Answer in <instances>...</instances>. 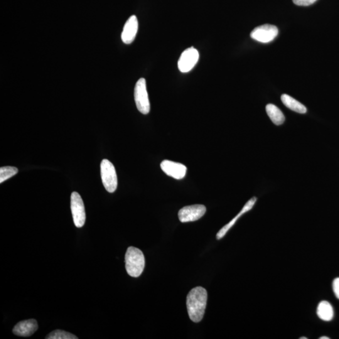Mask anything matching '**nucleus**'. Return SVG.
<instances>
[{"label":"nucleus","mask_w":339,"mask_h":339,"mask_svg":"<svg viewBox=\"0 0 339 339\" xmlns=\"http://www.w3.org/2000/svg\"><path fill=\"white\" fill-rule=\"evenodd\" d=\"M208 300V292L201 286L196 287L186 297V308L191 320L200 322L205 314Z\"/></svg>","instance_id":"obj_1"},{"label":"nucleus","mask_w":339,"mask_h":339,"mask_svg":"<svg viewBox=\"0 0 339 339\" xmlns=\"http://www.w3.org/2000/svg\"><path fill=\"white\" fill-rule=\"evenodd\" d=\"M125 264L130 276L139 277L143 272L146 265L144 253L138 248L129 247L125 254Z\"/></svg>","instance_id":"obj_2"},{"label":"nucleus","mask_w":339,"mask_h":339,"mask_svg":"<svg viewBox=\"0 0 339 339\" xmlns=\"http://www.w3.org/2000/svg\"><path fill=\"white\" fill-rule=\"evenodd\" d=\"M100 176L106 190L113 193L118 186V178L114 166L107 159L102 160L100 164Z\"/></svg>","instance_id":"obj_3"},{"label":"nucleus","mask_w":339,"mask_h":339,"mask_svg":"<svg viewBox=\"0 0 339 339\" xmlns=\"http://www.w3.org/2000/svg\"><path fill=\"white\" fill-rule=\"evenodd\" d=\"M134 100L138 110L142 114H147L150 110V104L146 90V80L140 78L134 88Z\"/></svg>","instance_id":"obj_4"},{"label":"nucleus","mask_w":339,"mask_h":339,"mask_svg":"<svg viewBox=\"0 0 339 339\" xmlns=\"http://www.w3.org/2000/svg\"><path fill=\"white\" fill-rule=\"evenodd\" d=\"M70 208L75 226L82 228L86 222L85 208L82 198L76 192L71 194Z\"/></svg>","instance_id":"obj_5"},{"label":"nucleus","mask_w":339,"mask_h":339,"mask_svg":"<svg viewBox=\"0 0 339 339\" xmlns=\"http://www.w3.org/2000/svg\"><path fill=\"white\" fill-rule=\"evenodd\" d=\"M278 34L277 27L272 24H266L255 28L252 32L250 38L261 43L271 42Z\"/></svg>","instance_id":"obj_6"},{"label":"nucleus","mask_w":339,"mask_h":339,"mask_svg":"<svg viewBox=\"0 0 339 339\" xmlns=\"http://www.w3.org/2000/svg\"><path fill=\"white\" fill-rule=\"evenodd\" d=\"M200 58V53L194 48H188L182 54L178 62V70L180 72H190L198 63Z\"/></svg>","instance_id":"obj_7"},{"label":"nucleus","mask_w":339,"mask_h":339,"mask_svg":"<svg viewBox=\"0 0 339 339\" xmlns=\"http://www.w3.org/2000/svg\"><path fill=\"white\" fill-rule=\"evenodd\" d=\"M206 212V208L204 205L186 206L179 210L178 218L181 222H194L202 218Z\"/></svg>","instance_id":"obj_8"},{"label":"nucleus","mask_w":339,"mask_h":339,"mask_svg":"<svg viewBox=\"0 0 339 339\" xmlns=\"http://www.w3.org/2000/svg\"><path fill=\"white\" fill-rule=\"evenodd\" d=\"M160 167L164 172L167 176H172L176 180H180L185 178L186 172V167L184 164L174 162L168 160H164L162 162Z\"/></svg>","instance_id":"obj_9"},{"label":"nucleus","mask_w":339,"mask_h":339,"mask_svg":"<svg viewBox=\"0 0 339 339\" xmlns=\"http://www.w3.org/2000/svg\"><path fill=\"white\" fill-rule=\"evenodd\" d=\"M138 29V22L136 16H132L125 23L122 34V40L125 44H130L134 41L136 38Z\"/></svg>","instance_id":"obj_10"},{"label":"nucleus","mask_w":339,"mask_h":339,"mask_svg":"<svg viewBox=\"0 0 339 339\" xmlns=\"http://www.w3.org/2000/svg\"><path fill=\"white\" fill-rule=\"evenodd\" d=\"M38 329V324L35 319L20 322L13 329V332L16 336H30Z\"/></svg>","instance_id":"obj_11"},{"label":"nucleus","mask_w":339,"mask_h":339,"mask_svg":"<svg viewBox=\"0 0 339 339\" xmlns=\"http://www.w3.org/2000/svg\"><path fill=\"white\" fill-rule=\"evenodd\" d=\"M256 200L257 198H255V196L252 198H250V200L248 201L244 207H243L242 208V210H240V212L236 216V217L233 218L232 220H230V222L228 224L224 226L222 229H221L220 232H218L217 235H216V238H217V239L220 240L222 239V238L224 237L225 235L227 234L228 232H229V230L230 229V228H232V226L235 224V223L236 222L238 218H239L240 216L244 214L246 212H247L248 211L252 210L253 206H254L255 203L256 202Z\"/></svg>","instance_id":"obj_12"},{"label":"nucleus","mask_w":339,"mask_h":339,"mask_svg":"<svg viewBox=\"0 0 339 339\" xmlns=\"http://www.w3.org/2000/svg\"><path fill=\"white\" fill-rule=\"evenodd\" d=\"M316 313H318V318L324 321H330L334 318L333 307L329 302L326 301L321 302L318 304Z\"/></svg>","instance_id":"obj_13"},{"label":"nucleus","mask_w":339,"mask_h":339,"mask_svg":"<svg viewBox=\"0 0 339 339\" xmlns=\"http://www.w3.org/2000/svg\"><path fill=\"white\" fill-rule=\"evenodd\" d=\"M282 103L286 107L290 110H294V112L304 114L307 112V110L304 105L298 102L294 98L290 96L287 94H282L281 98Z\"/></svg>","instance_id":"obj_14"},{"label":"nucleus","mask_w":339,"mask_h":339,"mask_svg":"<svg viewBox=\"0 0 339 339\" xmlns=\"http://www.w3.org/2000/svg\"><path fill=\"white\" fill-rule=\"evenodd\" d=\"M266 110L268 115L274 124L281 125L284 124L286 118L282 110L276 106L269 104L266 106Z\"/></svg>","instance_id":"obj_15"},{"label":"nucleus","mask_w":339,"mask_h":339,"mask_svg":"<svg viewBox=\"0 0 339 339\" xmlns=\"http://www.w3.org/2000/svg\"><path fill=\"white\" fill-rule=\"evenodd\" d=\"M18 172V168L14 166H3L0 168V183L8 180Z\"/></svg>","instance_id":"obj_16"},{"label":"nucleus","mask_w":339,"mask_h":339,"mask_svg":"<svg viewBox=\"0 0 339 339\" xmlns=\"http://www.w3.org/2000/svg\"><path fill=\"white\" fill-rule=\"evenodd\" d=\"M46 339H78L73 334L62 330H56L52 332L46 336Z\"/></svg>","instance_id":"obj_17"},{"label":"nucleus","mask_w":339,"mask_h":339,"mask_svg":"<svg viewBox=\"0 0 339 339\" xmlns=\"http://www.w3.org/2000/svg\"><path fill=\"white\" fill-rule=\"evenodd\" d=\"M318 1V0H293V2L296 6H311Z\"/></svg>","instance_id":"obj_18"},{"label":"nucleus","mask_w":339,"mask_h":339,"mask_svg":"<svg viewBox=\"0 0 339 339\" xmlns=\"http://www.w3.org/2000/svg\"><path fill=\"white\" fill-rule=\"evenodd\" d=\"M333 290L336 296L339 300V278L334 280L332 284Z\"/></svg>","instance_id":"obj_19"},{"label":"nucleus","mask_w":339,"mask_h":339,"mask_svg":"<svg viewBox=\"0 0 339 339\" xmlns=\"http://www.w3.org/2000/svg\"><path fill=\"white\" fill-rule=\"evenodd\" d=\"M330 338H328V336H321L320 338V339H329Z\"/></svg>","instance_id":"obj_20"},{"label":"nucleus","mask_w":339,"mask_h":339,"mask_svg":"<svg viewBox=\"0 0 339 339\" xmlns=\"http://www.w3.org/2000/svg\"><path fill=\"white\" fill-rule=\"evenodd\" d=\"M300 338V339H307L306 338Z\"/></svg>","instance_id":"obj_21"}]
</instances>
